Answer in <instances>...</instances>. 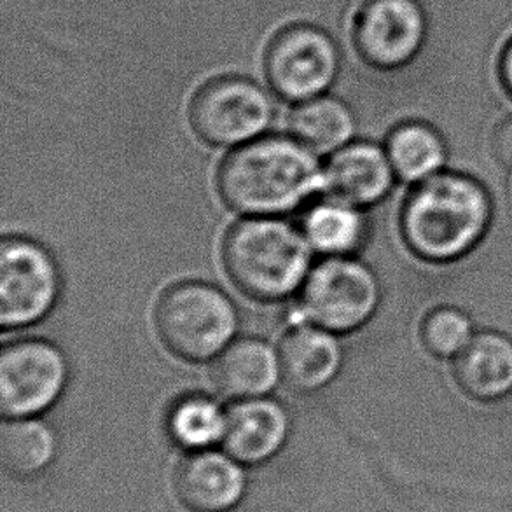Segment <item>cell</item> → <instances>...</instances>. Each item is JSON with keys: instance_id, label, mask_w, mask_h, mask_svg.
I'll return each instance as SVG.
<instances>
[{"instance_id": "obj_2", "label": "cell", "mask_w": 512, "mask_h": 512, "mask_svg": "<svg viewBox=\"0 0 512 512\" xmlns=\"http://www.w3.org/2000/svg\"><path fill=\"white\" fill-rule=\"evenodd\" d=\"M312 247L303 229L275 217L236 222L222 238V266L236 289L256 301H282L303 289Z\"/></svg>"}, {"instance_id": "obj_15", "label": "cell", "mask_w": 512, "mask_h": 512, "mask_svg": "<svg viewBox=\"0 0 512 512\" xmlns=\"http://www.w3.org/2000/svg\"><path fill=\"white\" fill-rule=\"evenodd\" d=\"M282 380L280 355L268 341L242 338L224 350L212 369L214 387L231 399L266 397Z\"/></svg>"}, {"instance_id": "obj_22", "label": "cell", "mask_w": 512, "mask_h": 512, "mask_svg": "<svg viewBox=\"0 0 512 512\" xmlns=\"http://www.w3.org/2000/svg\"><path fill=\"white\" fill-rule=\"evenodd\" d=\"M423 343L430 353L450 359L458 357L474 338V327L465 313L455 308H443L430 313L423 322Z\"/></svg>"}, {"instance_id": "obj_10", "label": "cell", "mask_w": 512, "mask_h": 512, "mask_svg": "<svg viewBox=\"0 0 512 512\" xmlns=\"http://www.w3.org/2000/svg\"><path fill=\"white\" fill-rule=\"evenodd\" d=\"M427 34L416 0H362L352 20L355 55L369 70L394 72L415 60Z\"/></svg>"}, {"instance_id": "obj_20", "label": "cell", "mask_w": 512, "mask_h": 512, "mask_svg": "<svg viewBox=\"0 0 512 512\" xmlns=\"http://www.w3.org/2000/svg\"><path fill=\"white\" fill-rule=\"evenodd\" d=\"M387 154L394 172L406 182H425L446 163L441 135L418 121L404 123L390 133Z\"/></svg>"}, {"instance_id": "obj_23", "label": "cell", "mask_w": 512, "mask_h": 512, "mask_svg": "<svg viewBox=\"0 0 512 512\" xmlns=\"http://www.w3.org/2000/svg\"><path fill=\"white\" fill-rule=\"evenodd\" d=\"M493 156L499 160L500 165L512 172V116L504 119L493 132Z\"/></svg>"}, {"instance_id": "obj_5", "label": "cell", "mask_w": 512, "mask_h": 512, "mask_svg": "<svg viewBox=\"0 0 512 512\" xmlns=\"http://www.w3.org/2000/svg\"><path fill=\"white\" fill-rule=\"evenodd\" d=\"M275 102L247 77H215L194 93L189 123L194 135L214 147H240L261 139L275 119Z\"/></svg>"}, {"instance_id": "obj_14", "label": "cell", "mask_w": 512, "mask_h": 512, "mask_svg": "<svg viewBox=\"0 0 512 512\" xmlns=\"http://www.w3.org/2000/svg\"><path fill=\"white\" fill-rule=\"evenodd\" d=\"M282 381L301 394L327 387L343 366V346L334 333L317 326H296L278 348Z\"/></svg>"}, {"instance_id": "obj_7", "label": "cell", "mask_w": 512, "mask_h": 512, "mask_svg": "<svg viewBox=\"0 0 512 512\" xmlns=\"http://www.w3.org/2000/svg\"><path fill=\"white\" fill-rule=\"evenodd\" d=\"M341 69V51L326 30L308 23L282 28L271 39L264 70L271 90L287 102L322 97Z\"/></svg>"}, {"instance_id": "obj_21", "label": "cell", "mask_w": 512, "mask_h": 512, "mask_svg": "<svg viewBox=\"0 0 512 512\" xmlns=\"http://www.w3.org/2000/svg\"><path fill=\"white\" fill-rule=\"evenodd\" d=\"M226 418L228 413H224L221 404L212 397L182 395L168 411V434L184 450H208L215 443H222Z\"/></svg>"}, {"instance_id": "obj_8", "label": "cell", "mask_w": 512, "mask_h": 512, "mask_svg": "<svg viewBox=\"0 0 512 512\" xmlns=\"http://www.w3.org/2000/svg\"><path fill=\"white\" fill-rule=\"evenodd\" d=\"M0 282V322L6 331L46 319L62 291V273L53 254L23 236L2 240Z\"/></svg>"}, {"instance_id": "obj_24", "label": "cell", "mask_w": 512, "mask_h": 512, "mask_svg": "<svg viewBox=\"0 0 512 512\" xmlns=\"http://www.w3.org/2000/svg\"><path fill=\"white\" fill-rule=\"evenodd\" d=\"M502 74H504V81H506L507 90L512 93V44L507 48L506 56H504Z\"/></svg>"}, {"instance_id": "obj_19", "label": "cell", "mask_w": 512, "mask_h": 512, "mask_svg": "<svg viewBox=\"0 0 512 512\" xmlns=\"http://www.w3.org/2000/svg\"><path fill=\"white\" fill-rule=\"evenodd\" d=\"M58 441L48 423L35 416L11 418L2 427L0 457L7 472L18 478H32L55 460Z\"/></svg>"}, {"instance_id": "obj_11", "label": "cell", "mask_w": 512, "mask_h": 512, "mask_svg": "<svg viewBox=\"0 0 512 512\" xmlns=\"http://www.w3.org/2000/svg\"><path fill=\"white\" fill-rule=\"evenodd\" d=\"M173 488L187 511L229 512L245 493V472L228 453L191 451L175 471Z\"/></svg>"}, {"instance_id": "obj_9", "label": "cell", "mask_w": 512, "mask_h": 512, "mask_svg": "<svg viewBox=\"0 0 512 512\" xmlns=\"http://www.w3.org/2000/svg\"><path fill=\"white\" fill-rule=\"evenodd\" d=\"M69 362L60 346L46 340L9 343L0 353V408L6 418L41 415L62 397Z\"/></svg>"}, {"instance_id": "obj_6", "label": "cell", "mask_w": 512, "mask_h": 512, "mask_svg": "<svg viewBox=\"0 0 512 512\" xmlns=\"http://www.w3.org/2000/svg\"><path fill=\"white\" fill-rule=\"evenodd\" d=\"M374 271L350 256L326 257L306 278L299 308L310 324L329 333L357 331L380 306Z\"/></svg>"}, {"instance_id": "obj_12", "label": "cell", "mask_w": 512, "mask_h": 512, "mask_svg": "<svg viewBox=\"0 0 512 512\" xmlns=\"http://www.w3.org/2000/svg\"><path fill=\"white\" fill-rule=\"evenodd\" d=\"M291 418L284 404L268 399H243L231 406L222 446L242 465H259L284 448Z\"/></svg>"}, {"instance_id": "obj_17", "label": "cell", "mask_w": 512, "mask_h": 512, "mask_svg": "<svg viewBox=\"0 0 512 512\" xmlns=\"http://www.w3.org/2000/svg\"><path fill=\"white\" fill-rule=\"evenodd\" d=\"M301 229L320 254L352 256L366 242L367 219L359 207L329 198L308 208Z\"/></svg>"}, {"instance_id": "obj_18", "label": "cell", "mask_w": 512, "mask_h": 512, "mask_svg": "<svg viewBox=\"0 0 512 512\" xmlns=\"http://www.w3.org/2000/svg\"><path fill=\"white\" fill-rule=\"evenodd\" d=\"M292 137L315 154H334L348 146L355 133L352 109L334 97L306 100L289 119Z\"/></svg>"}, {"instance_id": "obj_4", "label": "cell", "mask_w": 512, "mask_h": 512, "mask_svg": "<svg viewBox=\"0 0 512 512\" xmlns=\"http://www.w3.org/2000/svg\"><path fill=\"white\" fill-rule=\"evenodd\" d=\"M240 326L235 303L219 287L184 280L161 292L154 308V327L168 352L187 362L219 357Z\"/></svg>"}, {"instance_id": "obj_16", "label": "cell", "mask_w": 512, "mask_h": 512, "mask_svg": "<svg viewBox=\"0 0 512 512\" xmlns=\"http://www.w3.org/2000/svg\"><path fill=\"white\" fill-rule=\"evenodd\" d=\"M458 381L465 392L493 401L512 390V341L502 334L481 333L458 355Z\"/></svg>"}, {"instance_id": "obj_1", "label": "cell", "mask_w": 512, "mask_h": 512, "mask_svg": "<svg viewBox=\"0 0 512 512\" xmlns=\"http://www.w3.org/2000/svg\"><path fill=\"white\" fill-rule=\"evenodd\" d=\"M226 207L250 217H275L324 191L319 154L289 137H263L236 147L215 175Z\"/></svg>"}, {"instance_id": "obj_3", "label": "cell", "mask_w": 512, "mask_h": 512, "mask_svg": "<svg viewBox=\"0 0 512 512\" xmlns=\"http://www.w3.org/2000/svg\"><path fill=\"white\" fill-rule=\"evenodd\" d=\"M490 222V200L474 180L437 173L409 196L402 229L409 247L427 259H455L472 249Z\"/></svg>"}, {"instance_id": "obj_13", "label": "cell", "mask_w": 512, "mask_h": 512, "mask_svg": "<svg viewBox=\"0 0 512 512\" xmlns=\"http://www.w3.org/2000/svg\"><path fill=\"white\" fill-rule=\"evenodd\" d=\"M394 167L387 151L371 142H350L331 154L324 167V191L329 198L353 207L383 200L394 184Z\"/></svg>"}]
</instances>
